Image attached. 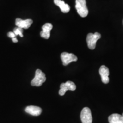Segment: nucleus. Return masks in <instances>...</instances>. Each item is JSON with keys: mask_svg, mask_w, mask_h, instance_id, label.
<instances>
[{"mask_svg": "<svg viewBox=\"0 0 123 123\" xmlns=\"http://www.w3.org/2000/svg\"><path fill=\"white\" fill-rule=\"evenodd\" d=\"M75 8L81 17L84 18L88 15V10L86 5V0H76Z\"/></svg>", "mask_w": 123, "mask_h": 123, "instance_id": "f257e3e1", "label": "nucleus"}, {"mask_svg": "<svg viewBox=\"0 0 123 123\" xmlns=\"http://www.w3.org/2000/svg\"><path fill=\"white\" fill-rule=\"evenodd\" d=\"M46 80V78L44 73L39 69H37L35 71V77L31 81V84L33 86L39 87L42 86L44 82H45Z\"/></svg>", "mask_w": 123, "mask_h": 123, "instance_id": "f03ea898", "label": "nucleus"}, {"mask_svg": "<svg viewBox=\"0 0 123 123\" xmlns=\"http://www.w3.org/2000/svg\"><path fill=\"white\" fill-rule=\"evenodd\" d=\"M100 38L101 34L98 32H96L94 34L89 33L86 38V42L88 48L91 50H94L96 47L97 41Z\"/></svg>", "mask_w": 123, "mask_h": 123, "instance_id": "7ed1b4c3", "label": "nucleus"}, {"mask_svg": "<svg viewBox=\"0 0 123 123\" xmlns=\"http://www.w3.org/2000/svg\"><path fill=\"white\" fill-rule=\"evenodd\" d=\"M60 90L59 94L61 96H63L65 94L67 91H75L76 90V85L74 83L71 81H67L66 83H62L60 86Z\"/></svg>", "mask_w": 123, "mask_h": 123, "instance_id": "20e7f679", "label": "nucleus"}, {"mask_svg": "<svg viewBox=\"0 0 123 123\" xmlns=\"http://www.w3.org/2000/svg\"><path fill=\"white\" fill-rule=\"evenodd\" d=\"M61 58L63 66H67L73 62H76L78 61V58L74 54L68 53L66 52L61 54Z\"/></svg>", "mask_w": 123, "mask_h": 123, "instance_id": "39448f33", "label": "nucleus"}, {"mask_svg": "<svg viewBox=\"0 0 123 123\" xmlns=\"http://www.w3.org/2000/svg\"><path fill=\"white\" fill-rule=\"evenodd\" d=\"M80 119L82 123H92V116L91 110L88 107H85L81 110Z\"/></svg>", "mask_w": 123, "mask_h": 123, "instance_id": "423d86ee", "label": "nucleus"}, {"mask_svg": "<svg viewBox=\"0 0 123 123\" xmlns=\"http://www.w3.org/2000/svg\"><path fill=\"white\" fill-rule=\"evenodd\" d=\"M99 74L101 76L102 82L104 84L108 83L110 81V78H109L110 71L108 68L105 66H101L99 68Z\"/></svg>", "mask_w": 123, "mask_h": 123, "instance_id": "0eeeda50", "label": "nucleus"}, {"mask_svg": "<svg viewBox=\"0 0 123 123\" xmlns=\"http://www.w3.org/2000/svg\"><path fill=\"white\" fill-rule=\"evenodd\" d=\"M53 25L50 23H46L43 25L42 27V31H41L40 35L42 38L44 39H49L50 37V31L53 29Z\"/></svg>", "mask_w": 123, "mask_h": 123, "instance_id": "6e6552de", "label": "nucleus"}, {"mask_svg": "<svg viewBox=\"0 0 123 123\" xmlns=\"http://www.w3.org/2000/svg\"><path fill=\"white\" fill-rule=\"evenodd\" d=\"M32 24H33V20L31 19L23 20L20 18H17L15 19V25L17 26V27H19L22 29H29Z\"/></svg>", "mask_w": 123, "mask_h": 123, "instance_id": "1a4fd4ad", "label": "nucleus"}, {"mask_svg": "<svg viewBox=\"0 0 123 123\" xmlns=\"http://www.w3.org/2000/svg\"><path fill=\"white\" fill-rule=\"evenodd\" d=\"M25 112L32 116H39L42 113V109L41 108L37 106L30 105L27 107L25 108Z\"/></svg>", "mask_w": 123, "mask_h": 123, "instance_id": "9d476101", "label": "nucleus"}, {"mask_svg": "<svg viewBox=\"0 0 123 123\" xmlns=\"http://www.w3.org/2000/svg\"><path fill=\"white\" fill-rule=\"evenodd\" d=\"M54 2L56 6H59L61 12L63 13H67L70 10V7L68 4H66L64 1L62 0H54Z\"/></svg>", "mask_w": 123, "mask_h": 123, "instance_id": "9b49d317", "label": "nucleus"}, {"mask_svg": "<svg viewBox=\"0 0 123 123\" xmlns=\"http://www.w3.org/2000/svg\"><path fill=\"white\" fill-rule=\"evenodd\" d=\"M110 123H123V116L118 113H113L108 117Z\"/></svg>", "mask_w": 123, "mask_h": 123, "instance_id": "f8f14e48", "label": "nucleus"}, {"mask_svg": "<svg viewBox=\"0 0 123 123\" xmlns=\"http://www.w3.org/2000/svg\"><path fill=\"white\" fill-rule=\"evenodd\" d=\"M13 32L16 35H19L21 37H23L24 35H23V29L20 28L19 27H17L14 29Z\"/></svg>", "mask_w": 123, "mask_h": 123, "instance_id": "ddd939ff", "label": "nucleus"}, {"mask_svg": "<svg viewBox=\"0 0 123 123\" xmlns=\"http://www.w3.org/2000/svg\"><path fill=\"white\" fill-rule=\"evenodd\" d=\"M7 36H8L9 38H13L16 37L17 35L15 34L14 32H9V33H7Z\"/></svg>", "mask_w": 123, "mask_h": 123, "instance_id": "4468645a", "label": "nucleus"}, {"mask_svg": "<svg viewBox=\"0 0 123 123\" xmlns=\"http://www.w3.org/2000/svg\"><path fill=\"white\" fill-rule=\"evenodd\" d=\"M12 41H13V42L14 43H17V42H18V39H17L16 37L12 38Z\"/></svg>", "mask_w": 123, "mask_h": 123, "instance_id": "2eb2a0df", "label": "nucleus"}, {"mask_svg": "<svg viewBox=\"0 0 123 123\" xmlns=\"http://www.w3.org/2000/svg\"><path fill=\"white\" fill-rule=\"evenodd\" d=\"M122 116H123V115H122Z\"/></svg>", "mask_w": 123, "mask_h": 123, "instance_id": "dca6fc26", "label": "nucleus"}]
</instances>
